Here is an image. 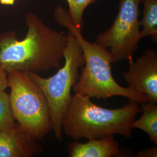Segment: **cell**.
I'll return each mask as SVG.
<instances>
[{"label": "cell", "mask_w": 157, "mask_h": 157, "mask_svg": "<svg viewBox=\"0 0 157 157\" xmlns=\"http://www.w3.org/2000/svg\"><path fill=\"white\" fill-rule=\"evenodd\" d=\"M136 156L137 157H157V147L154 146L149 148L142 150L138 152Z\"/></svg>", "instance_id": "15"}, {"label": "cell", "mask_w": 157, "mask_h": 157, "mask_svg": "<svg viewBox=\"0 0 157 157\" xmlns=\"http://www.w3.org/2000/svg\"><path fill=\"white\" fill-rule=\"evenodd\" d=\"M15 2V0H0V4L4 6H13Z\"/></svg>", "instance_id": "16"}, {"label": "cell", "mask_w": 157, "mask_h": 157, "mask_svg": "<svg viewBox=\"0 0 157 157\" xmlns=\"http://www.w3.org/2000/svg\"><path fill=\"white\" fill-rule=\"evenodd\" d=\"M28 32L22 40L17 33H0V64L12 71L46 72L61 67L68 35L46 25L37 15H26Z\"/></svg>", "instance_id": "1"}, {"label": "cell", "mask_w": 157, "mask_h": 157, "mask_svg": "<svg viewBox=\"0 0 157 157\" xmlns=\"http://www.w3.org/2000/svg\"><path fill=\"white\" fill-rule=\"evenodd\" d=\"M143 0H120L118 14L111 27L98 34L95 42L109 48L112 63L133 59L141 35L139 5Z\"/></svg>", "instance_id": "6"}, {"label": "cell", "mask_w": 157, "mask_h": 157, "mask_svg": "<svg viewBox=\"0 0 157 157\" xmlns=\"http://www.w3.org/2000/svg\"><path fill=\"white\" fill-rule=\"evenodd\" d=\"M140 104L142 114L138 119H135L133 127L144 131L148 136L150 140L157 146V103L146 101Z\"/></svg>", "instance_id": "10"}, {"label": "cell", "mask_w": 157, "mask_h": 157, "mask_svg": "<svg viewBox=\"0 0 157 157\" xmlns=\"http://www.w3.org/2000/svg\"><path fill=\"white\" fill-rule=\"evenodd\" d=\"M10 105L9 94L6 91L0 93V130L10 129L16 125Z\"/></svg>", "instance_id": "13"}, {"label": "cell", "mask_w": 157, "mask_h": 157, "mask_svg": "<svg viewBox=\"0 0 157 157\" xmlns=\"http://www.w3.org/2000/svg\"><path fill=\"white\" fill-rule=\"evenodd\" d=\"M143 15L140 21L142 38L150 37L154 43L157 41V0H143Z\"/></svg>", "instance_id": "11"}, {"label": "cell", "mask_w": 157, "mask_h": 157, "mask_svg": "<svg viewBox=\"0 0 157 157\" xmlns=\"http://www.w3.org/2000/svg\"><path fill=\"white\" fill-rule=\"evenodd\" d=\"M55 19L76 38L84 56L85 62L81 74L72 88L75 94L88 95L98 100L121 96L140 104L148 101L143 94L129 86L124 87L118 84L111 72L112 62L109 51L96 42L90 43L85 39L82 30L72 24L67 10L58 12Z\"/></svg>", "instance_id": "3"}, {"label": "cell", "mask_w": 157, "mask_h": 157, "mask_svg": "<svg viewBox=\"0 0 157 157\" xmlns=\"http://www.w3.org/2000/svg\"><path fill=\"white\" fill-rule=\"evenodd\" d=\"M8 87V72L4 67L0 64V93L6 91Z\"/></svg>", "instance_id": "14"}, {"label": "cell", "mask_w": 157, "mask_h": 157, "mask_svg": "<svg viewBox=\"0 0 157 157\" xmlns=\"http://www.w3.org/2000/svg\"><path fill=\"white\" fill-rule=\"evenodd\" d=\"M10 105L17 124L35 140L43 139L51 130L48 102L43 91L26 72L8 73Z\"/></svg>", "instance_id": "5"}, {"label": "cell", "mask_w": 157, "mask_h": 157, "mask_svg": "<svg viewBox=\"0 0 157 157\" xmlns=\"http://www.w3.org/2000/svg\"><path fill=\"white\" fill-rule=\"evenodd\" d=\"M140 112L136 101L129 100L123 107L110 109L95 105L88 95L75 94L62 120L63 133L76 140L114 135L130 138L136 117Z\"/></svg>", "instance_id": "2"}, {"label": "cell", "mask_w": 157, "mask_h": 157, "mask_svg": "<svg viewBox=\"0 0 157 157\" xmlns=\"http://www.w3.org/2000/svg\"><path fill=\"white\" fill-rule=\"evenodd\" d=\"M71 157H112L123 156V150L114 137L92 139L85 143L73 141L69 146Z\"/></svg>", "instance_id": "9"}, {"label": "cell", "mask_w": 157, "mask_h": 157, "mask_svg": "<svg viewBox=\"0 0 157 157\" xmlns=\"http://www.w3.org/2000/svg\"><path fill=\"white\" fill-rule=\"evenodd\" d=\"M129 69L124 73L129 87L146 95L148 101L157 103V51L148 49L136 61H129Z\"/></svg>", "instance_id": "7"}, {"label": "cell", "mask_w": 157, "mask_h": 157, "mask_svg": "<svg viewBox=\"0 0 157 157\" xmlns=\"http://www.w3.org/2000/svg\"><path fill=\"white\" fill-rule=\"evenodd\" d=\"M67 35L64 63L56 74L45 78L37 73L28 72L45 95L50 110L51 130L59 141L63 139L62 120L71 101V91L79 77L78 70L85 62L78 40L69 32Z\"/></svg>", "instance_id": "4"}, {"label": "cell", "mask_w": 157, "mask_h": 157, "mask_svg": "<svg viewBox=\"0 0 157 157\" xmlns=\"http://www.w3.org/2000/svg\"><path fill=\"white\" fill-rule=\"evenodd\" d=\"M42 146L17 124L0 130V157H31L39 155Z\"/></svg>", "instance_id": "8"}, {"label": "cell", "mask_w": 157, "mask_h": 157, "mask_svg": "<svg viewBox=\"0 0 157 157\" xmlns=\"http://www.w3.org/2000/svg\"><path fill=\"white\" fill-rule=\"evenodd\" d=\"M68 5V14L73 25L82 30L84 27L83 16L89 6L97 0H66Z\"/></svg>", "instance_id": "12"}]
</instances>
